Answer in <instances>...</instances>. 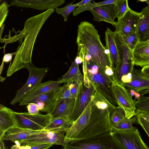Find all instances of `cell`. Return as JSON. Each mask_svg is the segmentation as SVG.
<instances>
[{"label": "cell", "instance_id": "cell-1", "mask_svg": "<svg viewBox=\"0 0 149 149\" xmlns=\"http://www.w3.org/2000/svg\"><path fill=\"white\" fill-rule=\"evenodd\" d=\"M54 11V9H48L25 21L22 31V39L24 38V40L18 48L13 62L10 63L6 72L7 77L10 76L21 69L26 68L27 65L32 63V52L37 35L46 20Z\"/></svg>", "mask_w": 149, "mask_h": 149}, {"label": "cell", "instance_id": "cell-32", "mask_svg": "<svg viewBox=\"0 0 149 149\" xmlns=\"http://www.w3.org/2000/svg\"><path fill=\"white\" fill-rule=\"evenodd\" d=\"M125 117V113L123 109L121 107L117 106L112 111L111 114L110 120L113 127Z\"/></svg>", "mask_w": 149, "mask_h": 149}, {"label": "cell", "instance_id": "cell-8", "mask_svg": "<svg viewBox=\"0 0 149 149\" xmlns=\"http://www.w3.org/2000/svg\"><path fill=\"white\" fill-rule=\"evenodd\" d=\"M116 41L120 62V67L116 70V75L117 80L120 81L123 76L132 73L134 64L133 51L125 43L119 33H116Z\"/></svg>", "mask_w": 149, "mask_h": 149}, {"label": "cell", "instance_id": "cell-40", "mask_svg": "<svg viewBox=\"0 0 149 149\" xmlns=\"http://www.w3.org/2000/svg\"><path fill=\"white\" fill-rule=\"evenodd\" d=\"M137 123L140 125L149 137V122L140 114H138Z\"/></svg>", "mask_w": 149, "mask_h": 149}, {"label": "cell", "instance_id": "cell-17", "mask_svg": "<svg viewBox=\"0 0 149 149\" xmlns=\"http://www.w3.org/2000/svg\"><path fill=\"white\" fill-rule=\"evenodd\" d=\"M61 84L58 81L53 80L41 83L25 95L19 103V105L23 106L25 102L42 94L57 91L61 87Z\"/></svg>", "mask_w": 149, "mask_h": 149}, {"label": "cell", "instance_id": "cell-37", "mask_svg": "<svg viewBox=\"0 0 149 149\" xmlns=\"http://www.w3.org/2000/svg\"><path fill=\"white\" fill-rule=\"evenodd\" d=\"M84 82H73L69 85L70 98L75 99L83 84Z\"/></svg>", "mask_w": 149, "mask_h": 149}, {"label": "cell", "instance_id": "cell-45", "mask_svg": "<svg viewBox=\"0 0 149 149\" xmlns=\"http://www.w3.org/2000/svg\"><path fill=\"white\" fill-rule=\"evenodd\" d=\"M141 70L144 74L149 78V65L143 67Z\"/></svg>", "mask_w": 149, "mask_h": 149}, {"label": "cell", "instance_id": "cell-48", "mask_svg": "<svg viewBox=\"0 0 149 149\" xmlns=\"http://www.w3.org/2000/svg\"><path fill=\"white\" fill-rule=\"evenodd\" d=\"M138 93L139 94L140 96L144 95L146 94L149 93V89L141 91L139 92Z\"/></svg>", "mask_w": 149, "mask_h": 149}, {"label": "cell", "instance_id": "cell-19", "mask_svg": "<svg viewBox=\"0 0 149 149\" xmlns=\"http://www.w3.org/2000/svg\"><path fill=\"white\" fill-rule=\"evenodd\" d=\"M116 33L115 31H111L108 27L105 32V47L109 53L111 61L115 67V71L117 70L120 66V62L116 41Z\"/></svg>", "mask_w": 149, "mask_h": 149}, {"label": "cell", "instance_id": "cell-42", "mask_svg": "<svg viewBox=\"0 0 149 149\" xmlns=\"http://www.w3.org/2000/svg\"><path fill=\"white\" fill-rule=\"evenodd\" d=\"M17 52V51H16V52L13 53L5 54L3 58L2 62V63H8L10 61H11L10 63H11V61L13 56L14 55H15Z\"/></svg>", "mask_w": 149, "mask_h": 149}, {"label": "cell", "instance_id": "cell-26", "mask_svg": "<svg viewBox=\"0 0 149 149\" xmlns=\"http://www.w3.org/2000/svg\"><path fill=\"white\" fill-rule=\"evenodd\" d=\"M60 83L69 84L73 82L83 81V76L79 69V64L72 61L68 71L57 80Z\"/></svg>", "mask_w": 149, "mask_h": 149}, {"label": "cell", "instance_id": "cell-50", "mask_svg": "<svg viewBox=\"0 0 149 149\" xmlns=\"http://www.w3.org/2000/svg\"><path fill=\"white\" fill-rule=\"evenodd\" d=\"M148 42L149 43V39L148 40Z\"/></svg>", "mask_w": 149, "mask_h": 149}, {"label": "cell", "instance_id": "cell-16", "mask_svg": "<svg viewBox=\"0 0 149 149\" xmlns=\"http://www.w3.org/2000/svg\"><path fill=\"white\" fill-rule=\"evenodd\" d=\"M90 11L93 16L94 21H104L111 24L115 27L117 22L114 21L116 17L115 3L96 7Z\"/></svg>", "mask_w": 149, "mask_h": 149}, {"label": "cell", "instance_id": "cell-38", "mask_svg": "<svg viewBox=\"0 0 149 149\" xmlns=\"http://www.w3.org/2000/svg\"><path fill=\"white\" fill-rule=\"evenodd\" d=\"M9 32V37L7 38H0V42H1L5 43L4 45L2 47H1V48H3L4 49L3 52L5 53V48L6 45L8 43H13L15 42L17 40H19V39H21L20 41V44L19 46H20L23 40L22 39V37L23 36V32L22 31L20 32V33L18 35L16 34L13 37H11L10 36V30Z\"/></svg>", "mask_w": 149, "mask_h": 149}, {"label": "cell", "instance_id": "cell-43", "mask_svg": "<svg viewBox=\"0 0 149 149\" xmlns=\"http://www.w3.org/2000/svg\"><path fill=\"white\" fill-rule=\"evenodd\" d=\"M136 116L140 114L145 118L149 122V111L136 110L135 112Z\"/></svg>", "mask_w": 149, "mask_h": 149}, {"label": "cell", "instance_id": "cell-5", "mask_svg": "<svg viewBox=\"0 0 149 149\" xmlns=\"http://www.w3.org/2000/svg\"><path fill=\"white\" fill-rule=\"evenodd\" d=\"M62 149H125L111 132L70 143Z\"/></svg>", "mask_w": 149, "mask_h": 149}, {"label": "cell", "instance_id": "cell-31", "mask_svg": "<svg viewBox=\"0 0 149 149\" xmlns=\"http://www.w3.org/2000/svg\"><path fill=\"white\" fill-rule=\"evenodd\" d=\"M54 98L56 102L70 99L69 85L64 84L55 92Z\"/></svg>", "mask_w": 149, "mask_h": 149}, {"label": "cell", "instance_id": "cell-23", "mask_svg": "<svg viewBox=\"0 0 149 149\" xmlns=\"http://www.w3.org/2000/svg\"><path fill=\"white\" fill-rule=\"evenodd\" d=\"M139 42L147 41L149 39V6L143 8L140 13L137 30Z\"/></svg>", "mask_w": 149, "mask_h": 149}, {"label": "cell", "instance_id": "cell-20", "mask_svg": "<svg viewBox=\"0 0 149 149\" xmlns=\"http://www.w3.org/2000/svg\"><path fill=\"white\" fill-rule=\"evenodd\" d=\"M134 65L141 67L149 65V43L139 42L133 51Z\"/></svg>", "mask_w": 149, "mask_h": 149}, {"label": "cell", "instance_id": "cell-3", "mask_svg": "<svg viewBox=\"0 0 149 149\" xmlns=\"http://www.w3.org/2000/svg\"><path fill=\"white\" fill-rule=\"evenodd\" d=\"M76 44L78 51L82 49L90 55L104 74L109 68L115 69L109 52L103 45L98 31L92 24L84 21L78 25Z\"/></svg>", "mask_w": 149, "mask_h": 149}, {"label": "cell", "instance_id": "cell-15", "mask_svg": "<svg viewBox=\"0 0 149 149\" xmlns=\"http://www.w3.org/2000/svg\"><path fill=\"white\" fill-rule=\"evenodd\" d=\"M65 0H14L9 6L32 8L40 10L56 8L64 4Z\"/></svg>", "mask_w": 149, "mask_h": 149}, {"label": "cell", "instance_id": "cell-2", "mask_svg": "<svg viewBox=\"0 0 149 149\" xmlns=\"http://www.w3.org/2000/svg\"><path fill=\"white\" fill-rule=\"evenodd\" d=\"M91 101V113L87 125L70 143L111 132V114L117 107L96 90Z\"/></svg>", "mask_w": 149, "mask_h": 149}, {"label": "cell", "instance_id": "cell-7", "mask_svg": "<svg viewBox=\"0 0 149 149\" xmlns=\"http://www.w3.org/2000/svg\"><path fill=\"white\" fill-rule=\"evenodd\" d=\"M14 116L18 127L35 131L45 130L52 117L50 113L31 114L28 112L15 111Z\"/></svg>", "mask_w": 149, "mask_h": 149}, {"label": "cell", "instance_id": "cell-13", "mask_svg": "<svg viewBox=\"0 0 149 149\" xmlns=\"http://www.w3.org/2000/svg\"><path fill=\"white\" fill-rule=\"evenodd\" d=\"M140 13L130 9L120 19L115 26V31L121 36L136 33Z\"/></svg>", "mask_w": 149, "mask_h": 149}, {"label": "cell", "instance_id": "cell-49", "mask_svg": "<svg viewBox=\"0 0 149 149\" xmlns=\"http://www.w3.org/2000/svg\"><path fill=\"white\" fill-rule=\"evenodd\" d=\"M145 1L148 4V6H149V0H145Z\"/></svg>", "mask_w": 149, "mask_h": 149}, {"label": "cell", "instance_id": "cell-24", "mask_svg": "<svg viewBox=\"0 0 149 149\" xmlns=\"http://www.w3.org/2000/svg\"><path fill=\"white\" fill-rule=\"evenodd\" d=\"M75 102V99L70 98L56 102L54 107L50 113L53 117H59L69 119Z\"/></svg>", "mask_w": 149, "mask_h": 149}, {"label": "cell", "instance_id": "cell-9", "mask_svg": "<svg viewBox=\"0 0 149 149\" xmlns=\"http://www.w3.org/2000/svg\"><path fill=\"white\" fill-rule=\"evenodd\" d=\"M65 133L57 131L43 130L38 133L30 136L26 139L15 142L18 146L33 144L47 143L64 146Z\"/></svg>", "mask_w": 149, "mask_h": 149}, {"label": "cell", "instance_id": "cell-29", "mask_svg": "<svg viewBox=\"0 0 149 149\" xmlns=\"http://www.w3.org/2000/svg\"><path fill=\"white\" fill-rule=\"evenodd\" d=\"M117 0H107L98 2L91 3L88 5L82 7H77L73 11V15L76 16L80 13L86 10H90L92 9L103 5L115 3Z\"/></svg>", "mask_w": 149, "mask_h": 149}, {"label": "cell", "instance_id": "cell-27", "mask_svg": "<svg viewBox=\"0 0 149 149\" xmlns=\"http://www.w3.org/2000/svg\"><path fill=\"white\" fill-rule=\"evenodd\" d=\"M72 124L68 118L52 117L45 130L65 133Z\"/></svg>", "mask_w": 149, "mask_h": 149}, {"label": "cell", "instance_id": "cell-21", "mask_svg": "<svg viewBox=\"0 0 149 149\" xmlns=\"http://www.w3.org/2000/svg\"><path fill=\"white\" fill-rule=\"evenodd\" d=\"M15 111L2 105H0V137L5 135L9 129L17 127L15 118Z\"/></svg>", "mask_w": 149, "mask_h": 149}, {"label": "cell", "instance_id": "cell-14", "mask_svg": "<svg viewBox=\"0 0 149 149\" xmlns=\"http://www.w3.org/2000/svg\"><path fill=\"white\" fill-rule=\"evenodd\" d=\"M91 107V100L82 114L66 131L64 139L65 145L70 143L87 125L90 118Z\"/></svg>", "mask_w": 149, "mask_h": 149}, {"label": "cell", "instance_id": "cell-36", "mask_svg": "<svg viewBox=\"0 0 149 149\" xmlns=\"http://www.w3.org/2000/svg\"><path fill=\"white\" fill-rule=\"evenodd\" d=\"M53 145L47 143H37L31 144L24 146L16 145L13 146L12 149H48Z\"/></svg>", "mask_w": 149, "mask_h": 149}, {"label": "cell", "instance_id": "cell-46", "mask_svg": "<svg viewBox=\"0 0 149 149\" xmlns=\"http://www.w3.org/2000/svg\"><path fill=\"white\" fill-rule=\"evenodd\" d=\"M5 135L0 137V149H8L5 146L4 141Z\"/></svg>", "mask_w": 149, "mask_h": 149}, {"label": "cell", "instance_id": "cell-30", "mask_svg": "<svg viewBox=\"0 0 149 149\" xmlns=\"http://www.w3.org/2000/svg\"><path fill=\"white\" fill-rule=\"evenodd\" d=\"M116 18L120 19L130 9L127 0H117L115 3Z\"/></svg>", "mask_w": 149, "mask_h": 149}, {"label": "cell", "instance_id": "cell-6", "mask_svg": "<svg viewBox=\"0 0 149 149\" xmlns=\"http://www.w3.org/2000/svg\"><path fill=\"white\" fill-rule=\"evenodd\" d=\"M29 76L26 83L16 92V95L10 102L14 105L19 103L29 93L31 92L41 83L43 78L47 73L49 68H39L34 66L32 63L26 66Z\"/></svg>", "mask_w": 149, "mask_h": 149}, {"label": "cell", "instance_id": "cell-28", "mask_svg": "<svg viewBox=\"0 0 149 149\" xmlns=\"http://www.w3.org/2000/svg\"><path fill=\"white\" fill-rule=\"evenodd\" d=\"M137 116H134L129 119L125 117L118 124L113 127L111 131L133 129L135 127L133 126L132 125L137 123Z\"/></svg>", "mask_w": 149, "mask_h": 149}, {"label": "cell", "instance_id": "cell-22", "mask_svg": "<svg viewBox=\"0 0 149 149\" xmlns=\"http://www.w3.org/2000/svg\"><path fill=\"white\" fill-rule=\"evenodd\" d=\"M55 92H50L41 95L25 102L23 105H28L31 103H36L39 106L40 111L49 113L56 104L54 98Z\"/></svg>", "mask_w": 149, "mask_h": 149}, {"label": "cell", "instance_id": "cell-44", "mask_svg": "<svg viewBox=\"0 0 149 149\" xmlns=\"http://www.w3.org/2000/svg\"><path fill=\"white\" fill-rule=\"evenodd\" d=\"M91 0H83L77 3L78 7H82L87 6L89 4L91 3Z\"/></svg>", "mask_w": 149, "mask_h": 149}, {"label": "cell", "instance_id": "cell-11", "mask_svg": "<svg viewBox=\"0 0 149 149\" xmlns=\"http://www.w3.org/2000/svg\"><path fill=\"white\" fill-rule=\"evenodd\" d=\"M112 89L118 105L123 109L125 117L129 119L136 116L137 108L130 91L123 84L118 82L113 83Z\"/></svg>", "mask_w": 149, "mask_h": 149}, {"label": "cell", "instance_id": "cell-41", "mask_svg": "<svg viewBox=\"0 0 149 149\" xmlns=\"http://www.w3.org/2000/svg\"><path fill=\"white\" fill-rule=\"evenodd\" d=\"M28 112L31 114H35L39 113L40 109L38 105L35 103H31L26 106Z\"/></svg>", "mask_w": 149, "mask_h": 149}, {"label": "cell", "instance_id": "cell-35", "mask_svg": "<svg viewBox=\"0 0 149 149\" xmlns=\"http://www.w3.org/2000/svg\"><path fill=\"white\" fill-rule=\"evenodd\" d=\"M121 36L125 43L130 49L133 51L137 44L139 42L137 33H135Z\"/></svg>", "mask_w": 149, "mask_h": 149}, {"label": "cell", "instance_id": "cell-4", "mask_svg": "<svg viewBox=\"0 0 149 149\" xmlns=\"http://www.w3.org/2000/svg\"><path fill=\"white\" fill-rule=\"evenodd\" d=\"M78 55L83 58V78H87L95 90L112 104L118 105L113 91L112 81L94 62L90 55L82 49L78 51L77 56Z\"/></svg>", "mask_w": 149, "mask_h": 149}, {"label": "cell", "instance_id": "cell-18", "mask_svg": "<svg viewBox=\"0 0 149 149\" xmlns=\"http://www.w3.org/2000/svg\"><path fill=\"white\" fill-rule=\"evenodd\" d=\"M131 81L123 85L129 91L138 93L141 91L149 89V78L141 71L134 68L132 72Z\"/></svg>", "mask_w": 149, "mask_h": 149}, {"label": "cell", "instance_id": "cell-10", "mask_svg": "<svg viewBox=\"0 0 149 149\" xmlns=\"http://www.w3.org/2000/svg\"><path fill=\"white\" fill-rule=\"evenodd\" d=\"M111 132L125 149H149L136 127L132 130H115Z\"/></svg>", "mask_w": 149, "mask_h": 149}, {"label": "cell", "instance_id": "cell-25", "mask_svg": "<svg viewBox=\"0 0 149 149\" xmlns=\"http://www.w3.org/2000/svg\"><path fill=\"white\" fill-rule=\"evenodd\" d=\"M42 130L35 131L18 127H13L9 129L6 132L4 139L15 143L17 141L25 140L30 136Z\"/></svg>", "mask_w": 149, "mask_h": 149}, {"label": "cell", "instance_id": "cell-12", "mask_svg": "<svg viewBox=\"0 0 149 149\" xmlns=\"http://www.w3.org/2000/svg\"><path fill=\"white\" fill-rule=\"evenodd\" d=\"M95 90L92 85L85 86L84 83L76 98L69 119L73 123L81 115L89 103Z\"/></svg>", "mask_w": 149, "mask_h": 149}, {"label": "cell", "instance_id": "cell-39", "mask_svg": "<svg viewBox=\"0 0 149 149\" xmlns=\"http://www.w3.org/2000/svg\"><path fill=\"white\" fill-rule=\"evenodd\" d=\"M8 3L4 1L0 6V27H1L7 16L8 12Z\"/></svg>", "mask_w": 149, "mask_h": 149}, {"label": "cell", "instance_id": "cell-34", "mask_svg": "<svg viewBox=\"0 0 149 149\" xmlns=\"http://www.w3.org/2000/svg\"><path fill=\"white\" fill-rule=\"evenodd\" d=\"M73 2L68 3L65 6L61 8H56V11L58 14H61L63 17L65 22L67 20L69 14L78 6L77 3L73 4Z\"/></svg>", "mask_w": 149, "mask_h": 149}, {"label": "cell", "instance_id": "cell-33", "mask_svg": "<svg viewBox=\"0 0 149 149\" xmlns=\"http://www.w3.org/2000/svg\"><path fill=\"white\" fill-rule=\"evenodd\" d=\"M133 100L136 110L149 111V96H140Z\"/></svg>", "mask_w": 149, "mask_h": 149}, {"label": "cell", "instance_id": "cell-47", "mask_svg": "<svg viewBox=\"0 0 149 149\" xmlns=\"http://www.w3.org/2000/svg\"><path fill=\"white\" fill-rule=\"evenodd\" d=\"M83 58L80 55H78L74 61L77 64H79L83 62Z\"/></svg>", "mask_w": 149, "mask_h": 149}]
</instances>
